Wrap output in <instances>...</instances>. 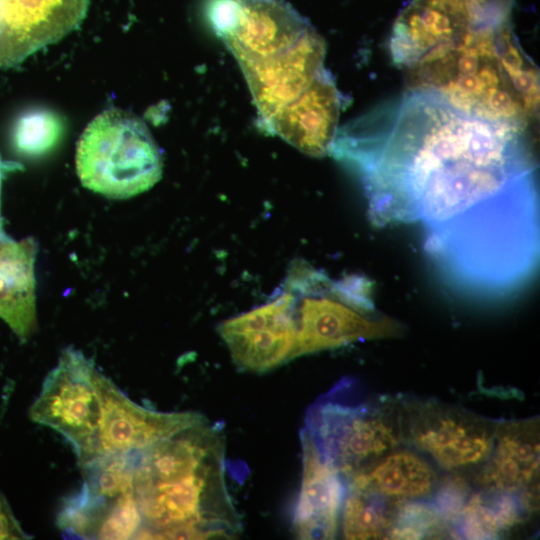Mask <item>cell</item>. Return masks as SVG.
<instances>
[{"instance_id":"6","label":"cell","mask_w":540,"mask_h":540,"mask_svg":"<svg viewBox=\"0 0 540 540\" xmlns=\"http://www.w3.org/2000/svg\"><path fill=\"white\" fill-rule=\"evenodd\" d=\"M162 169L160 149L146 124L118 108L93 118L77 144L76 171L82 185L109 198L147 191L159 181Z\"/></svg>"},{"instance_id":"24","label":"cell","mask_w":540,"mask_h":540,"mask_svg":"<svg viewBox=\"0 0 540 540\" xmlns=\"http://www.w3.org/2000/svg\"><path fill=\"white\" fill-rule=\"evenodd\" d=\"M439 1H441L443 3H446L447 5L455 8L456 10L460 11L461 13H463L468 18L466 8H465V5H464V0H439ZM468 20H469V18H468Z\"/></svg>"},{"instance_id":"16","label":"cell","mask_w":540,"mask_h":540,"mask_svg":"<svg viewBox=\"0 0 540 540\" xmlns=\"http://www.w3.org/2000/svg\"><path fill=\"white\" fill-rule=\"evenodd\" d=\"M33 238L0 242V318L25 342L35 331L36 299Z\"/></svg>"},{"instance_id":"11","label":"cell","mask_w":540,"mask_h":540,"mask_svg":"<svg viewBox=\"0 0 540 540\" xmlns=\"http://www.w3.org/2000/svg\"><path fill=\"white\" fill-rule=\"evenodd\" d=\"M98 385L102 419L96 457L105 453L141 451L207 421L203 415L193 411L159 412L144 408L129 399L101 372Z\"/></svg>"},{"instance_id":"10","label":"cell","mask_w":540,"mask_h":540,"mask_svg":"<svg viewBox=\"0 0 540 540\" xmlns=\"http://www.w3.org/2000/svg\"><path fill=\"white\" fill-rule=\"evenodd\" d=\"M294 295L284 287L267 303L223 321L218 332L235 365L262 373L293 359Z\"/></svg>"},{"instance_id":"22","label":"cell","mask_w":540,"mask_h":540,"mask_svg":"<svg viewBox=\"0 0 540 540\" xmlns=\"http://www.w3.org/2000/svg\"><path fill=\"white\" fill-rule=\"evenodd\" d=\"M514 0H464L471 28L498 26L510 20Z\"/></svg>"},{"instance_id":"14","label":"cell","mask_w":540,"mask_h":540,"mask_svg":"<svg viewBox=\"0 0 540 540\" xmlns=\"http://www.w3.org/2000/svg\"><path fill=\"white\" fill-rule=\"evenodd\" d=\"M471 28L460 11L439 0H412L396 19L390 48L399 66L413 68L431 51L462 37Z\"/></svg>"},{"instance_id":"21","label":"cell","mask_w":540,"mask_h":540,"mask_svg":"<svg viewBox=\"0 0 540 540\" xmlns=\"http://www.w3.org/2000/svg\"><path fill=\"white\" fill-rule=\"evenodd\" d=\"M448 524L431 502L416 500L400 501L389 539H421L442 535Z\"/></svg>"},{"instance_id":"12","label":"cell","mask_w":540,"mask_h":540,"mask_svg":"<svg viewBox=\"0 0 540 540\" xmlns=\"http://www.w3.org/2000/svg\"><path fill=\"white\" fill-rule=\"evenodd\" d=\"M90 0H0V68L20 64L85 19Z\"/></svg>"},{"instance_id":"5","label":"cell","mask_w":540,"mask_h":540,"mask_svg":"<svg viewBox=\"0 0 540 540\" xmlns=\"http://www.w3.org/2000/svg\"><path fill=\"white\" fill-rule=\"evenodd\" d=\"M294 295L293 359L355 342L398 336L402 326L376 311L370 281L360 275L332 280L303 260L289 267L284 284Z\"/></svg>"},{"instance_id":"3","label":"cell","mask_w":540,"mask_h":540,"mask_svg":"<svg viewBox=\"0 0 540 540\" xmlns=\"http://www.w3.org/2000/svg\"><path fill=\"white\" fill-rule=\"evenodd\" d=\"M137 538H231L241 529L224 477V438L208 421L138 452Z\"/></svg>"},{"instance_id":"9","label":"cell","mask_w":540,"mask_h":540,"mask_svg":"<svg viewBox=\"0 0 540 540\" xmlns=\"http://www.w3.org/2000/svg\"><path fill=\"white\" fill-rule=\"evenodd\" d=\"M402 412L403 438L447 470L482 463L490 456L496 424L458 408L411 401Z\"/></svg>"},{"instance_id":"17","label":"cell","mask_w":540,"mask_h":540,"mask_svg":"<svg viewBox=\"0 0 540 540\" xmlns=\"http://www.w3.org/2000/svg\"><path fill=\"white\" fill-rule=\"evenodd\" d=\"M348 482L351 488L402 501L429 496L437 488L438 476L418 454L409 450H393Z\"/></svg>"},{"instance_id":"8","label":"cell","mask_w":540,"mask_h":540,"mask_svg":"<svg viewBox=\"0 0 540 540\" xmlns=\"http://www.w3.org/2000/svg\"><path fill=\"white\" fill-rule=\"evenodd\" d=\"M99 370L80 350L65 348L29 409L30 419L61 434L80 466L96 457L102 419Z\"/></svg>"},{"instance_id":"7","label":"cell","mask_w":540,"mask_h":540,"mask_svg":"<svg viewBox=\"0 0 540 540\" xmlns=\"http://www.w3.org/2000/svg\"><path fill=\"white\" fill-rule=\"evenodd\" d=\"M306 422L322 456L348 481L403 439L401 409L388 400L354 404L327 397L309 409Z\"/></svg>"},{"instance_id":"23","label":"cell","mask_w":540,"mask_h":540,"mask_svg":"<svg viewBox=\"0 0 540 540\" xmlns=\"http://www.w3.org/2000/svg\"><path fill=\"white\" fill-rule=\"evenodd\" d=\"M16 519L7 499L0 493V539H30Z\"/></svg>"},{"instance_id":"18","label":"cell","mask_w":540,"mask_h":540,"mask_svg":"<svg viewBox=\"0 0 540 540\" xmlns=\"http://www.w3.org/2000/svg\"><path fill=\"white\" fill-rule=\"evenodd\" d=\"M521 492L485 488L471 494L455 523L456 534L466 539L503 536L523 520L528 510L535 508V494L528 489Z\"/></svg>"},{"instance_id":"13","label":"cell","mask_w":540,"mask_h":540,"mask_svg":"<svg viewBox=\"0 0 540 540\" xmlns=\"http://www.w3.org/2000/svg\"><path fill=\"white\" fill-rule=\"evenodd\" d=\"M302 481L293 528L300 539H333L346 489L339 472L322 456L306 428L300 433Z\"/></svg>"},{"instance_id":"4","label":"cell","mask_w":540,"mask_h":540,"mask_svg":"<svg viewBox=\"0 0 540 540\" xmlns=\"http://www.w3.org/2000/svg\"><path fill=\"white\" fill-rule=\"evenodd\" d=\"M413 87L434 89L471 113L526 126L536 109V68L521 52L510 22L470 28L413 69Z\"/></svg>"},{"instance_id":"1","label":"cell","mask_w":540,"mask_h":540,"mask_svg":"<svg viewBox=\"0 0 540 540\" xmlns=\"http://www.w3.org/2000/svg\"><path fill=\"white\" fill-rule=\"evenodd\" d=\"M526 126L421 87L338 127L329 155L359 182L376 226L417 225L446 282L500 300L536 277L538 165Z\"/></svg>"},{"instance_id":"15","label":"cell","mask_w":540,"mask_h":540,"mask_svg":"<svg viewBox=\"0 0 540 540\" xmlns=\"http://www.w3.org/2000/svg\"><path fill=\"white\" fill-rule=\"evenodd\" d=\"M538 428L536 418L497 424L493 449L479 483L487 489L509 492L530 486L539 470Z\"/></svg>"},{"instance_id":"19","label":"cell","mask_w":540,"mask_h":540,"mask_svg":"<svg viewBox=\"0 0 540 540\" xmlns=\"http://www.w3.org/2000/svg\"><path fill=\"white\" fill-rule=\"evenodd\" d=\"M399 502L372 491L349 487L341 511L344 538H387Z\"/></svg>"},{"instance_id":"20","label":"cell","mask_w":540,"mask_h":540,"mask_svg":"<svg viewBox=\"0 0 540 540\" xmlns=\"http://www.w3.org/2000/svg\"><path fill=\"white\" fill-rule=\"evenodd\" d=\"M63 122L54 111L44 108L28 110L20 115L12 129L15 149L28 157L50 152L60 141Z\"/></svg>"},{"instance_id":"2","label":"cell","mask_w":540,"mask_h":540,"mask_svg":"<svg viewBox=\"0 0 540 540\" xmlns=\"http://www.w3.org/2000/svg\"><path fill=\"white\" fill-rule=\"evenodd\" d=\"M206 17L244 74L261 128L309 156L329 155L342 96L310 22L284 0H209Z\"/></svg>"}]
</instances>
